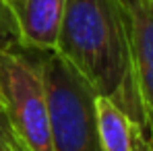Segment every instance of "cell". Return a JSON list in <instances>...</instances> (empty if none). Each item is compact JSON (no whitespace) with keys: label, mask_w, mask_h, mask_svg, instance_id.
<instances>
[{"label":"cell","mask_w":153,"mask_h":151,"mask_svg":"<svg viewBox=\"0 0 153 151\" xmlns=\"http://www.w3.org/2000/svg\"><path fill=\"white\" fill-rule=\"evenodd\" d=\"M54 52L97 97L112 100L147 132L120 0H66Z\"/></svg>","instance_id":"1"},{"label":"cell","mask_w":153,"mask_h":151,"mask_svg":"<svg viewBox=\"0 0 153 151\" xmlns=\"http://www.w3.org/2000/svg\"><path fill=\"white\" fill-rule=\"evenodd\" d=\"M0 100L27 151H54L48 93L33 50L21 46L0 50Z\"/></svg>","instance_id":"2"},{"label":"cell","mask_w":153,"mask_h":151,"mask_svg":"<svg viewBox=\"0 0 153 151\" xmlns=\"http://www.w3.org/2000/svg\"><path fill=\"white\" fill-rule=\"evenodd\" d=\"M35 54L48 93L54 151H102L91 87L54 50Z\"/></svg>","instance_id":"3"},{"label":"cell","mask_w":153,"mask_h":151,"mask_svg":"<svg viewBox=\"0 0 153 151\" xmlns=\"http://www.w3.org/2000/svg\"><path fill=\"white\" fill-rule=\"evenodd\" d=\"M124 10L132 79L153 147V0H120Z\"/></svg>","instance_id":"4"},{"label":"cell","mask_w":153,"mask_h":151,"mask_svg":"<svg viewBox=\"0 0 153 151\" xmlns=\"http://www.w3.org/2000/svg\"><path fill=\"white\" fill-rule=\"evenodd\" d=\"M21 31V48L50 52L56 46L66 0H6Z\"/></svg>","instance_id":"5"},{"label":"cell","mask_w":153,"mask_h":151,"mask_svg":"<svg viewBox=\"0 0 153 151\" xmlns=\"http://www.w3.org/2000/svg\"><path fill=\"white\" fill-rule=\"evenodd\" d=\"M95 130L102 151H153L145 128L108 97L95 95Z\"/></svg>","instance_id":"6"},{"label":"cell","mask_w":153,"mask_h":151,"mask_svg":"<svg viewBox=\"0 0 153 151\" xmlns=\"http://www.w3.org/2000/svg\"><path fill=\"white\" fill-rule=\"evenodd\" d=\"M21 46V31L17 19L6 0H0V50L19 48Z\"/></svg>","instance_id":"7"},{"label":"cell","mask_w":153,"mask_h":151,"mask_svg":"<svg viewBox=\"0 0 153 151\" xmlns=\"http://www.w3.org/2000/svg\"><path fill=\"white\" fill-rule=\"evenodd\" d=\"M0 151H27L23 143L19 141L17 132L13 130L2 106H0Z\"/></svg>","instance_id":"8"},{"label":"cell","mask_w":153,"mask_h":151,"mask_svg":"<svg viewBox=\"0 0 153 151\" xmlns=\"http://www.w3.org/2000/svg\"><path fill=\"white\" fill-rule=\"evenodd\" d=\"M0 106H2V100H0Z\"/></svg>","instance_id":"9"}]
</instances>
